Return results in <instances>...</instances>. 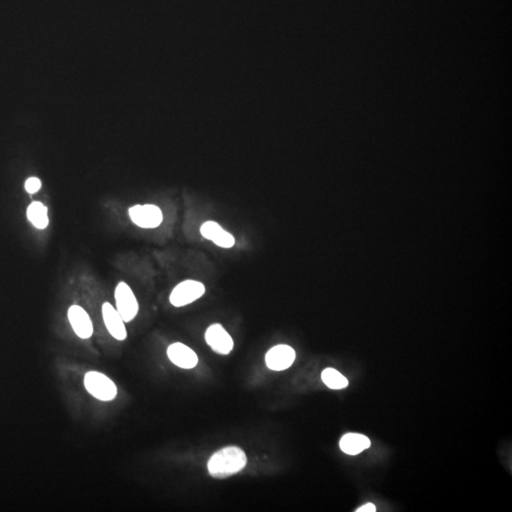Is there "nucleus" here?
I'll return each instance as SVG.
<instances>
[{"mask_svg": "<svg viewBox=\"0 0 512 512\" xmlns=\"http://www.w3.org/2000/svg\"><path fill=\"white\" fill-rule=\"evenodd\" d=\"M84 383L88 393L101 402H111L118 393L116 384L105 374L97 371L85 374Z\"/></svg>", "mask_w": 512, "mask_h": 512, "instance_id": "2", "label": "nucleus"}, {"mask_svg": "<svg viewBox=\"0 0 512 512\" xmlns=\"http://www.w3.org/2000/svg\"><path fill=\"white\" fill-rule=\"evenodd\" d=\"M371 445L370 439L361 433H349L340 440V448L345 454L357 456Z\"/></svg>", "mask_w": 512, "mask_h": 512, "instance_id": "12", "label": "nucleus"}, {"mask_svg": "<svg viewBox=\"0 0 512 512\" xmlns=\"http://www.w3.org/2000/svg\"><path fill=\"white\" fill-rule=\"evenodd\" d=\"M296 353L292 347L287 345H279L272 347L266 355L267 368L274 371H283L290 368L295 363Z\"/></svg>", "mask_w": 512, "mask_h": 512, "instance_id": "7", "label": "nucleus"}, {"mask_svg": "<svg viewBox=\"0 0 512 512\" xmlns=\"http://www.w3.org/2000/svg\"><path fill=\"white\" fill-rule=\"evenodd\" d=\"M207 344L215 352L220 355L230 354L233 348V340L220 324H212L208 327L205 333Z\"/></svg>", "mask_w": 512, "mask_h": 512, "instance_id": "6", "label": "nucleus"}, {"mask_svg": "<svg viewBox=\"0 0 512 512\" xmlns=\"http://www.w3.org/2000/svg\"><path fill=\"white\" fill-rule=\"evenodd\" d=\"M322 379L330 389H344L348 386V379L333 368L324 369L322 373Z\"/></svg>", "mask_w": 512, "mask_h": 512, "instance_id": "14", "label": "nucleus"}, {"mask_svg": "<svg viewBox=\"0 0 512 512\" xmlns=\"http://www.w3.org/2000/svg\"><path fill=\"white\" fill-rule=\"evenodd\" d=\"M28 220L39 230L46 229L49 225L48 208L39 201L33 202L27 210Z\"/></svg>", "mask_w": 512, "mask_h": 512, "instance_id": "13", "label": "nucleus"}, {"mask_svg": "<svg viewBox=\"0 0 512 512\" xmlns=\"http://www.w3.org/2000/svg\"><path fill=\"white\" fill-rule=\"evenodd\" d=\"M200 233L204 238L213 241L220 248L231 249L236 244L235 238L215 222H207L202 224L200 227Z\"/></svg>", "mask_w": 512, "mask_h": 512, "instance_id": "10", "label": "nucleus"}, {"mask_svg": "<svg viewBox=\"0 0 512 512\" xmlns=\"http://www.w3.org/2000/svg\"><path fill=\"white\" fill-rule=\"evenodd\" d=\"M117 311L126 323H129L137 316L139 311L136 296L129 286L124 282H119L115 290Z\"/></svg>", "mask_w": 512, "mask_h": 512, "instance_id": "4", "label": "nucleus"}, {"mask_svg": "<svg viewBox=\"0 0 512 512\" xmlns=\"http://www.w3.org/2000/svg\"><path fill=\"white\" fill-rule=\"evenodd\" d=\"M167 356L174 365L183 369L196 368L199 363L196 352L181 342L171 345L167 349Z\"/></svg>", "mask_w": 512, "mask_h": 512, "instance_id": "11", "label": "nucleus"}, {"mask_svg": "<svg viewBox=\"0 0 512 512\" xmlns=\"http://www.w3.org/2000/svg\"><path fill=\"white\" fill-rule=\"evenodd\" d=\"M129 213L132 222L140 228H157L163 220L162 210L153 204L135 205Z\"/></svg>", "mask_w": 512, "mask_h": 512, "instance_id": "5", "label": "nucleus"}, {"mask_svg": "<svg viewBox=\"0 0 512 512\" xmlns=\"http://www.w3.org/2000/svg\"><path fill=\"white\" fill-rule=\"evenodd\" d=\"M41 185H42V183H41L40 179L38 178H30L25 183L26 191L30 194H35L36 192L40 190Z\"/></svg>", "mask_w": 512, "mask_h": 512, "instance_id": "15", "label": "nucleus"}, {"mask_svg": "<svg viewBox=\"0 0 512 512\" xmlns=\"http://www.w3.org/2000/svg\"><path fill=\"white\" fill-rule=\"evenodd\" d=\"M245 452L238 447H226L217 452L208 462V470L214 478H227L246 467Z\"/></svg>", "mask_w": 512, "mask_h": 512, "instance_id": "1", "label": "nucleus"}, {"mask_svg": "<svg viewBox=\"0 0 512 512\" xmlns=\"http://www.w3.org/2000/svg\"><path fill=\"white\" fill-rule=\"evenodd\" d=\"M70 326L74 330L75 334L81 339H88L93 334V324L87 311L80 306H70L67 311Z\"/></svg>", "mask_w": 512, "mask_h": 512, "instance_id": "8", "label": "nucleus"}, {"mask_svg": "<svg viewBox=\"0 0 512 512\" xmlns=\"http://www.w3.org/2000/svg\"><path fill=\"white\" fill-rule=\"evenodd\" d=\"M357 512H375L376 511V506L372 503H368L365 504V506H361L360 509H358Z\"/></svg>", "mask_w": 512, "mask_h": 512, "instance_id": "16", "label": "nucleus"}, {"mask_svg": "<svg viewBox=\"0 0 512 512\" xmlns=\"http://www.w3.org/2000/svg\"><path fill=\"white\" fill-rule=\"evenodd\" d=\"M205 293V286L199 281L185 280L174 288L170 295V303L176 308L190 305L201 298Z\"/></svg>", "mask_w": 512, "mask_h": 512, "instance_id": "3", "label": "nucleus"}, {"mask_svg": "<svg viewBox=\"0 0 512 512\" xmlns=\"http://www.w3.org/2000/svg\"><path fill=\"white\" fill-rule=\"evenodd\" d=\"M104 322L109 334L118 340H124L127 337V331L124 321L119 315L118 311L111 304L108 302L102 306Z\"/></svg>", "mask_w": 512, "mask_h": 512, "instance_id": "9", "label": "nucleus"}]
</instances>
